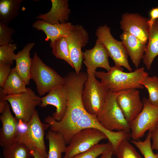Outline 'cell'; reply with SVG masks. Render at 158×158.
<instances>
[{"label":"cell","mask_w":158,"mask_h":158,"mask_svg":"<svg viewBox=\"0 0 158 158\" xmlns=\"http://www.w3.org/2000/svg\"><path fill=\"white\" fill-rule=\"evenodd\" d=\"M150 132L151 133L152 140V150H156L158 151V128L156 127Z\"/></svg>","instance_id":"35"},{"label":"cell","mask_w":158,"mask_h":158,"mask_svg":"<svg viewBox=\"0 0 158 158\" xmlns=\"http://www.w3.org/2000/svg\"><path fill=\"white\" fill-rule=\"evenodd\" d=\"M116 101L129 123L137 117L143 107L139 91L137 89H130L119 92Z\"/></svg>","instance_id":"13"},{"label":"cell","mask_w":158,"mask_h":158,"mask_svg":"<svg viewBox=\"0 0 158 158\" xmlns=\"http://www.w3.org/2000/svg\"><path fill=\"white\" fill-rule=\"evenodd\" d=\"M73 26L68 22L51 24L41 20H36L32 25L33 28L42 30L46 36L45 40H50V47L60 37H68Z\"/></svg>","instance_id":"18"},{"label":"cell","mask_w":158,"mask_h":158,"mask_svg":"<svg viewBox=\"0 0 158 158\" xmlns=\"http://www.w3.org/2000/svg\"><path fill=\"white\" fill-rule=\"evenodd\" d=\"M107 139L102 132L92 128H85L76 133L66 147L63 158H71L84 152L98 144L101 140Z\"/></svg>","instance_id":"10"},{"label":"cell","mask_w":158,"mask_h":158,"mask_svg":"<svg viewBox=\"0 0 158 158\" xmlns=\"http://www.w3.org/2000/svg\"><path fill=\"white\" fill-rule=\"evenodd\" d=\"M156 127L157 128H158V121L157 123V125H156Z\"/></svg>","instance_id":"40"},{"label":"cell","mask_w":158,"mask_h":158,"mask_svg":"<svg viewBox=\"0 0 158 158\" xmlns=\"http://www.w3.org/2000/svg\"><path fill=\"white\" fill-rule=\"evenodd\" d=\"M118 92L109 90L105 104L97 115L99 123L107 129L111 131H130L128 122L116 101Z\"/></svg>","instance_id":"4"},{"label":"cell","mask_w":158,"mask_h":158,"mask_svg":"<svg viewBox=\"0 0 158 158\" xmlns=\"http://www.w3.org/2000/svg\"><path fill=\"white\" fill-rule=\"evenodd\" d=\"M15 32L12 28L0 23V46L12 43V35Z\"/></svg>","instance_id":"33"},{"label":"cell","mask_w":158,"mask_h":158,"mask_svg":"<svg viewBox=\"0 0 158 158\" xmlns=\"http://www.w3.org/2000/svg\"><path fill=\"white\" fill-rule=\"evenodd\" d=\"M94 74L109 90L114 92L130 89H143L144 86L141 83L148 75L144 67L126 72L123 71L122 67L115 65L111 67L107 72L96 71Z\"/></svg>","instance_id":"2"},{"label":"cell","mask_w":158,"mask_h":158,"mask_svg":"<svg viewBox=\"0 0 158 158\" xmlns=\"http://www.w3.org/2000/svg\"><path fill=\"white\" fill-rule=\"evenodd\" d=\"M49 143L47 158H62L61 154L65 153L66 142L62 134L59 132L48 130L46 136Z\"/></svg>","instance_id":"23"},{"label":"cell","mask_w":158,"mask_h":158,"mask_svg":"<svg viewBox=\"0 0 158 158\" xmlns=\"http://www.w3.org/2000/svg\"><path fill=\"white\" fill-rule=\"evenodd\" d=\"M51 7L50 11L44 14H40L36 17L51 24L66 23L68 20L70 9L68 0H51Z\"/></svg>","instance_id":"19"},{"label":"cell","mask_w":158,"mask_h":158,"mask_svg":"<svg viewBox=\"0 0 158 158\" xmlns=\"http://www.w3.org/2000/svg\"><path fill=\"white\" fill-rule=\"evenodd\" d=\"M149 20L137 13H126L121 16V28L123 32L132 35L147 44L150 28L148 23Z\"/></svg>","instance_id":"14"},{"label":"cell","mask_w":158,"mask_h":158,"mask_svg":"<svg viewBox=\"0 0 158 158\" xmlns=\"http://www.w3.org/2000/svg\"><path fill=\"white\" fill-rule=\"evenodd\" d=\"M67 95L64 85L52 89L46 96L41 97L40 106L42 108L50 105L56 108V111L52 114V117L56 121H61L63 117L66 109Z\"/></svg>","instance_id":"17"},{"label":"cell","mask_w":158,"mask_h":158,"mask_svg":"<svg viewBox=\"0 0 158 158\" xmlns=\"http://www.w3.org/2000/svg\"><path fill=\"white\" fill-rule=\"evenodd\" d=\"M112 146L109 142L106 143L98 144L88 150L71 158H97Z\"/></svg>","instance_id":"32"},{"label":"cell","mask_w":158,"mask_h":158,"mask_svg":"<svg viewBox=\"0 0 158 158\" xmlns=\"http://www.w3.org/2000/svg\"><path fill=\"white\" fill-rule=\"evenodd\" d=\"M142 101L143 107L142 110L129 123L131 138L133 140H139L147 130L152 131L157 127L158 121V105L151 104L146 98H143Z\"/></svg>","instance_id":"9"},{"label":"cell","mask_w":158,"mask_h":158,"mask_svg":"<svg viewBox=\"0 0 158 158\" xmlns=\"http://www.w3.org/2000/svg\"><path fill=\"white\" fill-rule=\"evenodd\" d=\"M31 152L34 158H47L36 150H31Z\"/></svg>","instance_id":"38"},{"label":"cell","mask_w":158,"mask_h":158,"mask_svg":"<svg viewBox=\"0 0 158 158\" xmlns=\"http://www.w3.org/2000/svg\"><path fill=\"white\" fill-rule=\"evenodd\" d=\"M16 49V43L0 46V65H11L15 60L16 54L14 52Z\"/></svg>","instance_id":"31"},{"label":"cell","mask_w":158,"mask_h":158,"mask_svg":"<svg viewBox=\"0 0 158 158\" xmlns=\"http://www.w3.org/2000/svg\"><path fill=\"white\" fill-rule=\"evenodd\" d=\"M30 77L35 83L37 92L40 96L55 87L64 85L65 82V78L45 64L36 52L34 53L32 58Z\"/></svg>","instance_id":"3"},{"label":"cell","mask_w":158,"mask_h":158,"mask_svg":"<svg viewBox=\"0 0 158 158\" xmlns=\"http://www.w3.org/2000/svg\"><path fill=\"white\" fill-rule=\"evenodd\" d=\"M65 78L64 85L68 98L65 114L60 121L50 116L46 122L49 125L50 130L61 133L65 142L68 143L73 136L76 123L86 111L83 105L82 97L87 78L82 75L75 73L68 74Z\"/></svg>","instance_id":"1"},{"label":"cell","mask_w":158,"mask_h":158,"mask_svg":"<svg viewBox=\"0 0 158 158\" xmlns=\"http://www.w3.org/2000/svg\"><path fill=\"white\" fill-rule=\"evenodd\" d=\"M118 158H142L127 139L119 143L115 154Z\"/></svg>","instance_id":"29"},{"label":"cell","mask_w":158,"mask_h":158,"mask_svg":"<svg viewBox=\"0 0 158 158\" xmlns=\"http://www.w3.org/2000/svg\"><path fill=\"white\" fill-rule=\"evenodd\" d=\"M35 45L34 42L29 43L16 54V65L14 68L26 85L30 84V73L32 58L30 57V52Z\"/></svg>","instance_id":"21"},{"label":"cell","mask_w":158,"mask_h":158,"mask_svg":"<svg viewBox=\"0 0 158 158\" xmlns=\"http://www.w3.org/2000/svg\"><path fill=\"white\" fill-rule=\"evenodd\" d=\"M3 154L5 158H31V150L24 144L16 141L4 148Z\"/></svg>","instance_id":"26"},{"label":"cell","mask_w":158,"mask_h":158,"mask_svg":"<svg viewBox=\"0 0 158 158\" xmlns=\"http://www.w3.org/2000/svg\"><path fill=\"white\" fill-rule=\"evenodd\" d=\"M149 93L147 100L151 104L158 105V77L156 76H146L141 83Z\"/></svg>","instance_id":"28"},{"label":"cell","mask_w":158,"mask_h":158,"mask_svg":"<svg viewBox=\"0 0 158 158\" xmlns=\"http://www.w3.org/2000/svg\"><path fill=\"white\" fill-rule=\"evenodd\" d=\"M49 126L48 124L41 122L36 110L25 129L20 131L17 141L25 145L30 150L38 151L47 158L44 136L45 130Z\"/></svg>","instance_id":"6"},{"label":"cell","mask_w":158,"mask_h":158,"mask_svg":"<svg viewBox=\"0 0 158 158\" xmlns=\"http://www.w3.org/2000/svg\"><path fill=\"white\" fill-rule=\"evenodd\" d=\"M23 0H0V23L8 26L19 15Z\"/></svg>","instance_id":"24"},{"label":"cell","mask_w":158,"mask_h":158,"mask_svg":"<svg viewBox=\"0 0 158 158\" xmlns=\"http://www.w3.org/2000/svg\"><path fill=\"white\" fill-rule=\"evenodd\" d=\"M70 58L77 74L81 69L82 65L83 47L87 43L89 36L86 29L80 25H74L69 35L66 37Z\"/></svg>","instance_id":"12"},{"label":"cell","mask_w":158,"mask_h":158,"mask_svg":"<svg viewBox=\"0 0 158 158\" xmlns=\"http://www.w3.org/2000/svg\"><path fill=\"white\" fill-rule=\"evenodd\" d=\"M158 56V19L150 28L148 42L143 58V62L147 70L150 69L153 61Z\"/></svg>","instance_id":"22"},{"label":"cell","mask_w":158,"mask_h":158,"mask_svg":"<svg viewBox=\"0 0 158 158\" xmlns=\"http://www.w3.org/2000/svg\"><path fill=\"white\" fill-rule=\"evenodd\" d=\"M51 47L52 48L53 54L56 58L65 61L74 68L70 58L66 37H61L58 38Z\"/></svg>","instance_id":"27"},{"label":"cell","mask_w":158,"mask_h":158,"mask_svg":"<svg viewBox=\"0 0 158 158\" xmlns=\"http://www.w3.org/2000/svg\"><path fill=\"white\" fill-rule=\"evenodd\" d=\"M7 101H0V113L2 114L5 108L7 103Z\"/></svg>","instance_id":"39"},{"label":"cell","mask_w":158,"mask_h":158,"mask_svg":"<svg viewBox=\"0 0 158 158\" xmlns=\"http://www.w3.org/2000/svg\"><path fill=\"white\" fill-rule=\"evenodd\" d=\"M82 97L83 106L89 114L97 115L104 107L109 90L96 78L94 73L87 72Z\"/></svg>","instance_id":"5"},{"label":"cell","mask_w":158,"mask_h":158,"mask_svg":"<svg viewBox=\"0 0 158 158\" xmlns=\"http://www.w3.org/2000/svg\"><path fill=\"white\" fill-rule=\"evenodd\" d=\"M97 115H92L85 112L76 123L73 131L75 135L83 129L92 128L98 129L103 133L112 144L113 150V154H115L117 148L120 142L124 139L129 140L131 133L126 131H121L109 130L103 127L97 119Z\"/></svg>","instance_id":"11"},{"label":"cell","mask_w":158,"mask_h":158,"mask_svg":"<svg viewBox=\"0 0 158 158\" xmlns=\"http://www.w3.org/2000/svg\"><path fill=\"white\" fill-rule=\"evenodd\" d=\"M11 65H0V86L2 88L12 70Z\"/></svg>","instance_id":"34"},{"label":"cell","mask_w":158,"mask_h":158,"mask_svg":"<svg viewBox=\"0 0 158 158\" xmlns=\"http://www.w3.org/2000/svg\"><path fill=\"white\" fill-rule=\"evenodd\" d=\"M3 101L9 102L19 122L26 125L32 118L36 110L35 107L41 104V97L27 87L24 92L7 95Z\"/></svg>","instance_id":"7"},{"label":"cell","mask_w":158,"mask_h":158,"mask_svg":"<svg viewBox=\"0 0 158 158\" xmlns=\"http://www.w3.org/2000/svg\"><path fill=\"white\" fill-rule=\"evenodd\" d=\"M150 18L148 21V24L150 27L155 20L158 19V7L153 8L150 11Z\"/></svg>","instance_id":"36"},{"label":"cell","mask_w":158,"mask_h":158,"mask_svg":"<svg viewBox=\"0 0 158 158\" xmlns=\"http://www.w3.org/2000/svg\"><path fill=\"white\" fill-rule=\"evenodd\" d=\"M26 85L14 67L2 89L7 95L18 94L26 91Z\"/></svg>","instance_id":"25"},{"label":"cell","mask_w":158,"mask_h":158,"mask_svg":"<svg viewBox=\"0 0 158 158\" xmlns=\"http://www.w3.org/2000/svg\"><path fill=\"white\" fill-rule=\"evenodd\" d=\"M151 140V133L149 132L144 141L133 140L131 142L139 149L144 158H158V152L154 154L152 149Z\"/></svg>","instance_id":"30"},{"label":"cell","mask_w":158,"mask_h":158,"mask_svg":"<svg viewBox=\"0 0 158 158\" xmlns=\"http://www.w3.org/2000/svg\"><path fill=\"white\" fill-rule=\"evenodd\" d=\"M120 38L128 55L136 68L144 56L147 44L135 36L123 32Z\"/></svg>","instance_id":"20"},{"label":"cell","mask_w":158,"mask_h":158,"mask_svg":"<svg viewBox=\"0 0 158 158\" xmlns=\"http://www.w3.org/2000/svg\"><path fill=\"white\" fill-rule=\"evenodd\" d=\"M109 55L103 44L97 39L94 47L82 51L83 62L87 72L94 73L98 68H102L109 71L111 68L109 61Z\"/></svg>","instance_id":"15"},{"label":"cell","mask_w":158,"mask_h":158,"mask_svg":"<svg viewBox=\"0 0 158 158\" xmlns=\"http://www.w3.org/2000/svg\"><path fill=\"white\" fill-rule=\"evenodd\" d=\"M0 116L2 126L0 130V145L4 148L17 141L20 130L19 121L12 115L7 102Z\"/></svg>","instance_id":"16"},{"label":"cell","mask_w":158,"mask_h":158,"mask_svg":"<svg viewBox=\"0 0 158 158\" xmlns=\"http://www.w3.org/2000/svg\"><path fill=\"white\" fill-rule=\"evenodd\" d=\"M97 39L107 49L109 56L115 66L124 67L129 72L132 71L128 60V55L122 42L115 39L111 35L110 28L107 25L99 27L95 33Z\"/></svg>","instance_id":"8"},{"label":"cell","mask_w":158,"mask_h":158,"mask_svg":"<svg viewBox=\"0 0 158 158\" xmlns=\"http://www.w3.org/2000/svg\"><path fill=\"white\" fill-rule=\"evenodd\" d=\"M113 154V146H112L104 152L99 158H112Z\"/></svg>","instance_id":"37"}]
</instances>
